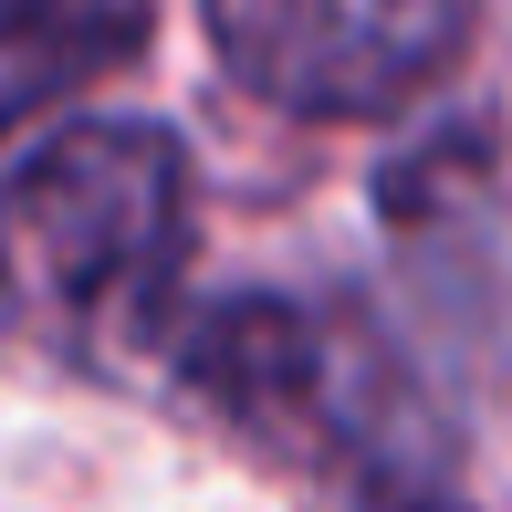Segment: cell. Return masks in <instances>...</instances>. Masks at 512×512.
Segmentation results:
<instances>
[{"label": "cell", "mask_w": 512, "mask_h": 512, "mask_svg": "<svg viewBox=\"0 0 512 512\" xmlns=\"http://www.w3.org/2000/svg\"><path fill=\"white\" fill-rule=\"evenodd\" d=\"M189 262V147L147 115H74L0 168V324L53 356L147 345Z\"/></svg>", "instance_id": "obj_1"}, {"label": "cell", "mask_w": 512, "mask_h": 512, "mask_svg": "<svg viewBox=\"0 0 512 512\" xmlns=\"http://www.w3.org/2000/svg\"><path fill=\"white\" fill-rule=\"evenodd\" d=\"M84 0H0V42H21V32H53V21H74Z\"/></svg>", "instance_id": "obj_3"}, {"label": "cell", "mask_w": 512, "mask_h": 512, "mask_svg": "<svg viewBox=\"0 0 512 512\" xmlns=\"http://www.w3.org/2000/svg\"><path fill=\"white\" fill-rule=\"evenodd\" d=\"M230 84L283 115H398L471 42V0H199Z\"/></svg>", "instance_id": "obj_2"}]
</instances>
